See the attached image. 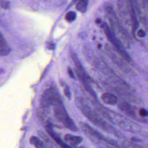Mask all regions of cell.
Instances as JSON below:
<instances>
[{
  "mask_svg": "<svg viewBox=\"0 0 148 148\" xmlns=\"http://www.w3.org/2000/svg\"><path fill=\"white\" fill-rule=\"evenodd\" d=\"M76 14L75 12L73 11H69L65 14V18L67 21L72 22L75 20V19L76 18Z\"/></svg>",
  "mask_w": 148,
  "mask_h": 148,
  "instance_id": "cell-14",
  "label": "cell"
},
{
  "mask_svg": "<svg viewBox=\"0 0 148 148\" xmlns=\"http://www.w3.org/2000/svg\"><path fill=\"white\" fill-rule=\"evenodd\" d=\"M80 110L83 114L95 125L100 128L102 130L106 131L116 136L120 137L121 134L103 120L99 115L94 112L87 105L84 104L80 105Z\"/></svg>",
  "mask_w": 148,
  "mask_h": 148,
  "instance_id": "cell-1",
  "label": "cell"
},
{
  "mask_svg": "<svg viewBox=\"0 0 148 148\" xmlns=\"http://www.w3.org/2000/svg\"><path fill=\"white\" fill-rule=\"evenodd\" d=\"M101 27L102 28L105 35H106L108 39L111 42V43L114 46V48L118 51L119 54L124 59L125 61L130 62L131 61V58L125 51L123 45L121 42L117 39V36L113 32L112 29L109 27L108 25L105 23H103L101 24Z\"/></svg>",
  "mask_w": 148,
  "mask_h": 148,
  "instance_id": "cell-5",
  "label": "cell"
},
{
  "mask_svg": "<svg viewBox=\"0 0 148 148\" xmlns=\"http://www.w3.org/2000/svg\"><path fill=\"white\" fill-rule=\"evenodd\" d=\"M79 125L82 131L91 139L99 142H103L116 148H123V143H119L114 140L106 138L105 136L102 135L98 131L94 129L87 124L84 123H79Z\"/></svg>",
  "mask_w": 148,
  "mask_h": 148,
  "instance_id": "cell-3",
  "label": "cell"
},
{
  "mask_svg": "<svg viewBox=\"0 0 148 148\" xmlns=\"http://www.w3.org/2000/svg\"><path fill=\"white\" fill-rule=\"evenodd\" d=\"M30 143L36 148H47L45 144L38 137L32 136L29 139Z\"/></svg>",
  "mask_w": 148,
  "mask_h": 148,
  "instance_id": "cell-12",
  "label": "cell"
},
{
  "mask_svg": "<svg viewBox=\"0 0 148 148\" xmlns=\"http://www.w3.org/2000/svg\"><path fill=\"white\" fill-rule=\"evenodd\" d=\"M121 4L119 5L120 15L123 18V21L131 26L132 29L134 30L137 28L138 23L137 21L136 14L134 9L133 5L130 1L121 2Z\"/></svg>",
  "mask_w": 148,
  "mask_h": 148,
  "instance_id": "cell-2",
  "label": "cell"
},
{
  "mask_svg": "<svg viewBox=\"0 0 148 148\" xmlns=\"http://www.w3.org/2000/svg\"><path fill=\"white\" fill-rule=\"evenodd\" d=\"M0 6L3 9H8L9 7V2L6 1H0Z\"/></svg>",
  "mask_w": 148,
  "mask_h": 148,
  "instance_id": "cell-17",
  "label": "cell"
},
{
  "mask_svg": "<svg viewBox=\"0 0 148 148\" xmlns=\"http://www.w3.org/2000/svg\"><path fill=\"white\" fill-rule=\"evenodd\" d=\"M76 148H84L83 147H76Z\"/></svg>",
  "mask_w": 148,
  "mask_h": 148,
  "instance_id": "cell-23",
  "label": "cell"
},
{
  "mask_svg": "<svg viewBox=\"0 0 148 148\" xmlns=\"http://www.w3.org/2000/svg\"><path fill=\"white\" fill-rule=\"evenodd\" d=\"M61 102H62L61 97L58 91L53 87L46 89L40 99V106L45 109L51 105L54 106Z\"/></svg>",
  "mask_w": 148,
  "mask_h": 148,
  "instance_id": "cell-6",
  "label": "cell"
},
{
  "mask_svg": "<svg viewBox=\"0 0 148 148\" xmlns=\"http://www.w3.org/2000/svg\"><path fill=\"white\" fill-rule=\"evenodd\" d=\"M119 107L121 110L127 114L128 116L132 117V118L137 119L133 110L128 103L124 102H121L119 104Z\"/></svg>",
  "mask_w": 148,
  "mask_h": 148,
  "instance_id": "cell-11",
  "label": "cell"
},
{
  "mask_svg": "<svg viewBox=\"0 0 148 148\" xmlns=\"http://www.w3.org/2000/svg\"><path fill=\"white\" fill-rule=\"evenodd\" d=\"M54 46V45L53 43H50L49 45V49H53Z\"/></svg>",
  "mask_w": 148,
  "mask_h": 148,
  "instance_id": "cell-21",
  "label": "cell"
},
{
  "mask_svg": "<svg viewBox=\"0 0 148 148\" xmlns=\"http://www.w3.org/2000/svg\"><path fill=\"white\" fill-rule=\"evenodd\" d=\"M46 130L51 138L56 142V143L59 145L61 148H73L66 144L60 137V136L54 131L50 123H48L46 126Z\"/></svg>",
  "mask_w": 148,
  "mask_h": 148,
  "instance_id": "cell-7",
  "label": "cell"
},
{
  "mask_svg": "<svg viewBox=\"0 0 148 148\" xmlns=\"http://www.w3.org/2000/svg\"><path fill=\"white\" fill-rule=\"evenodd\" d=\"M53 113L56 118L61 122L65 127L73 132L78 131L77 127L73 121L68 116L62 102L53 106Z\"/></svg>",
  "mask_w": 148,
  "mask_h": 148,
  "instance_id": "cell-4",
  "label": "cell"
},
{
  "mask_svg": "<svg viewBox=\"0 0 148 148\" xmlns=\"http://www.w3.org/2000/svg\"><path fill=\"white\" fill-rule=\"evenodd\" d=\"M87 3H88L87 1H85V0L79 1L76 4V9L80 12L84 13L86 10Z\"/></svg>",
  "mask_w": 148,
  "mask_h": 148,
  "instance_id": "cell-13",
  "label": "cell"
},
{
  "mask_svg": "<svg viewBox=\"0 0 148 148\" xmlns=\"http://www.w3.org/2000/svg\"><path fill=\"white\" fill-rule=\"evenodd\" d=\"M96 22H97V23H101V20L100 19H97V20H96Z\"/></svg>",
  "mask_w": 148,
  "mask_h": 148,
  "instance_id": "cell-22",
  "label": "cell"
},
{
  "mask_svg": "<svg viewBox=\"0 0 148 148\" xmlns=\"http://www.w3.org/2000/svg\"><path fill=\"white\" fill-rule=\"evenodd\" d=\"M101 100L105 103L108 105H116L117 103V97L113 94L110 92L103 93L101 96Z\"/></svg>",
  "mask_w": 148,
  "mask_h": 148,
  "instance_id": "cell-9",
  "label": "cell"
},
{
  "mask_svg": "<svg viewBox=\"0 0 148 148\" xmlns=\"http://www.w3.org/2000/svg\"><path fill=\"white\" fill-rule=\"evenodd\" d=\"M64 140L66 144L73 147L80 145L83 141V138L78 135L66 134L64 136Z\"/></svg>",
  "mask_w": 148,
  "mask_h": 148,
  "instance_id": "cell-8",
  "label": "cell"
},
{
  "mask_svg": "<svg viewBox=\"0 0 148 148\" xmlns=\"http://www.w3.org/2000/svg\"><path fill=\"white\" fill-rule=\"evenodd\" d=\"M104 148H111V147H104Z\"/></svg>",
  "mask_w": 148,
  "mask_h": 148,
  "instance_id": "cell-24",
  "label": "cell"
},
{
  "mask_svg": "<svg viewBox=\"0 0 148 148\" xmlns=\"http://www.w3.org/2000/svg\"><path fill=\"white\" fill-rule=\"evenodd\" d=\"M138 114L140 116L143 117H146L148 116V111L147 110H146L145 109L142 108L140 109H139V110L138 111Z\"/></svg>",
  "mask_w": 148,
  "mask_h": 148,
  "instance_id": "cell-15",
  "label": "cell"
},
{
  "mask_svg": "<svg viewBox=\"0 0 148 148\" xmlns=\"http://www.w3.org/2000/svg\"><path fill=\"white\" fill-rule=\"evenodd\" d=\"M10 51V48L6 40L0 32V56H5Z\"/></svg>",
  "mask_w": 148,
  "mask_h": 148,
  "instance_id": "cell-10",
  "label": "cell"
},
{
  "mask_svg": "<svg viewBox=\"0 0 148 148\" xmlns=\"http://www.w3.org/2000/svg\"><path fill=\"white\" fill-rule=\"evenodd\" d=\"M143 6H144V8L145 9H146L148 11V1H143Z\"/></svg>",
  "mask_w": 148,
  "mask_h": 148,
  "instance_id": "cell-20",
  "label": "cell"
},
{
  "mask_svg": "<svg viewBox=\"0 0 148 148\" xmlns=\"http://www.w3.org/2000/svg\"><path fill=\"white\" fill-rule=\"evenodd\" d=\"M67 71H68V73L69 76L71 78H74V77H75L74 74H73V73L72 69H71L70 68H68Z\"/></svg>",
  "mask_w": 148,
  "mask_h": 148,
  "instance_id": "cell-19",
  "label": "cell"
},
{
  "mask_svg": "<svg viewBox=\"0 0 148 148\" xmlns=\"http://www.w3.org/2000/svg\"><path fill=\"white\" fill-rule=\"evenodd\" d=\"M137 36H139V37H144L146 35V33H145V31L144 30H143L142 29H139L137 32Z\"/></svg>",
  "mask_w": 148,
  "mask_h": 148,
  "instance_id": "cell-18",
  "label": "cell"
},
{
  "mask_svg": "<svg viewBox=\"0 0 148 148\" xmlns=\"http://www.w3.org/2000/svg\"><path fill=\"white\" fill-rule=\"evenodd\" d=\"M64 94L68 98H70L71 97V92H70V90H69V88L68 87V86L66 85H64Z\"/></svg>",
  "mask_w": 148,
  "mask_h": 148,
  "instance_id": "cell-16",
  "label": "cell"
}]
</instances>
